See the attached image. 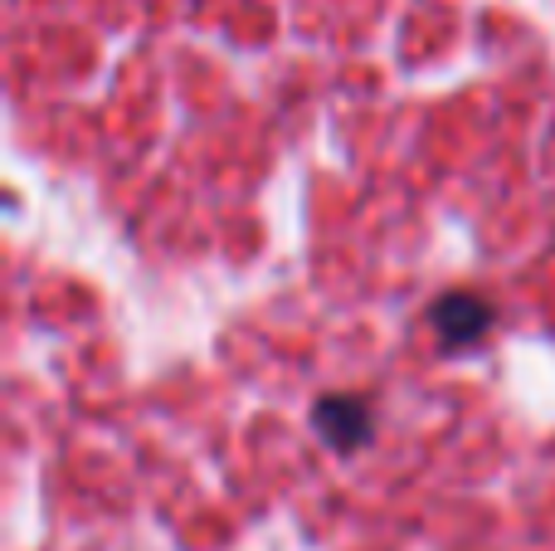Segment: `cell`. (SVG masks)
Listing matches in <instances>:
<instances>
[{
  "label": "cell",
  "mask_w": 555,
  "mask_h": 551,
  "mask_svg": "<svg viewBox=\"0 0 555 551\" xmlns=\"http://www.w3.org/2000/svg\"><path fill=\"white\" fill-rule=\"evenodd\" d=\"M312 430L322 435L326 449H336V454H356V449L371 445L375 415L361 396H322L312 406Z\"/></svg>",
  "instance_id": "cell-1"
},
{
  "label": "cell",
  "mask_w": 555,
  "mask_h": 551,
  "mask_svg": "<svg viewBox=\"0 0 555 551\" xmlns=\"http://www.w3.org/2000/svg\"><path fill=\"white\" fill-rule=\"evenodd\" d=\"M429 322L443 337V347H468V342H478L482 332L498 322V312H492V303L478 298V293H443L429 308Z\"/></svg>",
  "instance_id": "cell-2"
}]
</instances>
